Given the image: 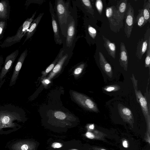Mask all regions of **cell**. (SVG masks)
<instances>
[{
	"label": "cell",
	"instance_id": "6da1fadb",
	"mask_svg": "<svg viewBox=\"0 0 150 150\" xmlns=\"http://www.w3.org/2000/svg\"><path fill=\"white\" fill-rule=\"evenodd\" d=\"M25 112L22 108L11 104L0 105V128L15 126L17 122L25 119Z\"/></svg>",
	"mask_w": 150,
	"mask_h": 150
},
{
	"label": "cell",
	"instance_id": "7a4b0ae2",
	"mask_svg": "<svg viewBox=\"0 0 150 150\" xmlns=\"http://www.w3.org/2000/svg\"><path fill=\"white\" fill-rule=\"evenodd\" d=\"M69 1L57 0L55 2L56 15L60 26L62 34L66 37L67 27V21L71 12L69 11Z\"/></svg>",
	"mask_w": 150,
	"mask_h": 150
},
{
	"label": "cell",
	"instance_id": "3957f363",
	"mask_svg": "<svg viewBox=\"0 0 150 150\" xmlns=\"http://www.w3.org/2000/svg\"><path fill=\"white\" fill-rule=\"evenodd\" d=\"M36 13V11H35L30 18L27 19L19 27L16 34L13 36L7 37L0 46L2 48L8 47L20 42L28 31Z\"/></svg>",
	"mask_w": 150,
	"mask_h": 150
},
{
	"label": "cell",
	"instance_id": "277c9868",
	"mask_svg": "<svg viewBox=\"0 0 150 150\" xmlns=\"http://www.w3.org/2000/svg\"><path fill=\"white\" fill-rule=\"evenodd\" d=\"M134 89L136 98L140 105L144 117L148 127L149 128L150 123V108L148 106L146 98L142 94L141 91L138 88V80L136 79L133 74L131 77Z\"/></svg>",
	"mask_w": 150,
	"mask_h": 150
},
{
	"label": "cell",
	"instance_id": "5b68a950",
	"mask_svg": "<svg viewBox=\"0 0 150 150\" xmlns=\"http://www.w3.org/2000/svg\"><path fill=\"white\" fill-rule=\"evenodd\" d=\"M105 13L110 30L115 33L119 32L123 27V20L119 16L116 7L113 6L107 8Z\"/></svg>",
	"mask_w": 150,
	"mask_h": 150
},
{
	"label": "cell",
	"instance_id": "8992f818",
	"mask_svg": "<svg viewBox=\"0 0 150 150\" xmlns=\"http://www.w3.org/2000/svg\"><path fill=\"white\" fill-rule=\"evenodd\" d=\"M72 96L77 103L86 109L96 112H99L96 104L89 97L75 91L72 92Z\"/></svg>",
	"mask_w": 150,
	"mask_h": 150
},
{
	"label": "cell",
	"instance_id": "52a82bcc",
	"mask_svg": "<svg viewBox=\"0 0 150 150\" xmlns=\"http://www.w3.org/2000/svg\"><path fill=\"white\" fill-rule=\"evenodd\" d=\"M71 13L68 18L67 27L65 47L68 50H69L72 47L76 34L75 21Z\"/></svg>",
	"mask_w": 150,
	"mask_h": 150
},
{
	"label": "cell",
	"instance_id": "ba28073f",
	"mask_svg": "<svg viewBox=\"0 0 150 150\" xmlns=\"http://www.w3.org/2000/svg\"><path fill=\"white\" fill-rule=\"evenodd\" d=\"M134 10L130 3H128L125 20L124 32L127 38L130 37L135 23Z\"/></svg>",
	"mask_w": 150,
	"mask_h": 150
},
{
	"label": "cell",
	"instance_id": "9c48e42d",
	"mask_svg": "<svg viewBox=\"0 0 150 150\" xmlns=\"http://www.w3.org/2000/svg\"><path fill=\"white\" fill-rule=\"evenodd\" d=\"M19 53V50L17 49L6 57L0 73V82L5 78L7 73L11 68Z\"/></svg>",
	"mask_w": 150,
	"mask_h": 150
},
{
	"label": "cell",
	"instance_id": "30bf717a",
	"mask_svg": "<svg viewBox=\"0 0 150 150\" xmlns=\"http://www.w3.org/2000/svg\"><path fill=\"white\" fill-rule=\"evenodd\" d=\"M49 6L55 42L57 44L61 45L62 43V41L59 34L58 23L54 9L50 1L49 2Z\"/></svg>",
	"mask_w": 150,
	"mask_h": 150
},
{
	"label": "cell",
	"instance_id": "8fae6325",
	"mask_svg": "<svg viewBox=\"0 0 150 150\" xmlns=\"http://www.w3.org/2000/svg\"><path fill=\"white\" fill-rule=\"evenodd\" d=\"M28 51L27 49L25 50L18 58L11 78L9 84L10 86H12L15 84L22 65L27 55Z\"/></svg>",
	"mask_w": 150,
	"mask_h": 150
},
{
	"label": "cell",
	"instance_id": "7c38bea8",
	"mask_svg": "<svg viewBox=\"0 0 150 150\" xmlns=\"http://www.w3.org/2000/svg\"><path fill=\"white\" fill-rule=\"evenodd\" d=\"M150 35V28L147 29L144 37L140 39L137 44L136 52V56L140 59L146 51Z\"/></svg>",
	"mask_w": 150,
	"mask_h": 150
},
{
	"label": "cell",
	"instance_id": "4fadbf2b",
	"mask_svg": "<svg viewBox=\"0 0 150 150\" xmlns=\"http://www.w3.org/2000/svg\"><path fill=\"white\" fill-rule=\"evenodd\" d=\"M118 109L119 115L123 120L133 126L134 122L132 111L128 108L121 104L118 105Z\"/></svg>",
	"mask_w": 150,
	"mask_h": 150
},
{
	"label": "cell",
	"instance_id": "5bb4252c",
	"mask_svg": "<svg viewBox=\"0 0 150 150\" xmlns=\"http://www.w3.org/2000/svg\"><path fill=\"white\" fill-rule=\"evenodd\" d=\"M10 8L8 1H0V21H6L9 18Z\"/></svg>",
	"mask_w": 150,
	"mask_h": 150
},
{
	"label": "cell",
	"instance_id": "9a60e30c",
	"mask_svg": "<svg viewBox=\"0 0 150 150\" xmlns=\"http://www.w3.org/2000/svg\"><path fill=\"white\" fill-rule=\"evenodd\" d=\"M128 61V55L127 50L124 43H120L119 62L121 66L126 71H127Z\"/></svg>",
	"mask_w": 150,
	"mask_h": 150
},
{
	"label": "cell",
	"instance_id": "2e32d148",
	"mask_svg": "<svg viewBox=\"0 0 150 150\" xmlns=\"http://www.w3.org/2000/svg\"><path fill=\"white\" fill-rule=\"evenodd\" d=\"M68 57V54L66 53L60 57L46 79L51 80L60 72Z\"/></svg>",
	"mask_w": 150,
	"mask_h": 150
},
{
	"label": "cell",
	"instance_id": "e0dca14e",
	"mask_svg": "<svg viewBox=\"0 0 150 150\" xmlns=\"http://www.w3.org/2000/svg\"><path fill=\"white\" fill-rule=\"evenodd\" d=\"M43 15V13H40L36 18L33 20L26 33V38L22 44L23 45L33 35Z\"/></svg>",
	"mask_w": 150,
	"mask_h": 150
},
{
	"label": "cell",
	"instance_id": "ac0fdd59",
	"mask_svg": "<svg viewBox=\"0 0 150 150\" xmlns=\"http://www.w3.org/2000/svg\"><path fill=\"white\" fill-rule=\"evenodd\" d=\"M99 61L101 67L104 72L110 78L112 76V71L110 65L106 60L103 54L99 52Z\"/></svg>",
	"mask_w": 150,
	"mask_h": 150
},
{
	"label": "cell",
	"instance_id": "d6986e66",
	"mask_svg": "<svg viewBox=\"0 0 150 150\" xmlns=\"http://www.w3.org/2000/svg\"><path fill=\"white\" fill-rule=\"evenodd\" d=\"M104 41V46L108 54L115 59L116 57V46L115 43L111 42L109 39L102 35Z\"/></svg>",
	"mask_w": 150,
	"mask_h": 150
},
{
	"label": "cell",
	"instance_id": "ffe728a7",
	"mask_svg": "<svg viewBox=\"0 0 150 150\" xmlns=\"http://www.w3.org/2000/svg\"><path fill=\"white\" fill-rule=\"evenodd\" d=\"M127 0H121L117 2L116 7L118 14L122 20L125 19L127 9Z\"/></svg>",
	"mask_w": 150,
	"mask_h": 150
},
{
	"label": "cell",
	"instance_id": "44dd1931",
	"mask_svg": "<svg viewBox=\"0 0 150 150\" xmlns=\"http://www.w3.org/2000/svg\"><path fill=\"white\" fill-rule=\"evenodd\" d=\"M143 13L146 24L150 22V0H145L143 6Z\"/></svg>",
	"mask_w": 150,
	"mask_h": 150
},
{
	"label": "cell",
	"instance_id": "7402d4cb",
	"mask_svg": "<svg viewBox=\"0 0 150 150\" xmlns=\"http://www.w3.org/2000/svg\"><path fill=\"white\" fill-rule=\"evenodd\" d=\"M64 51V50H62L61 51H60L54 61L47 67L45 71L42 72V75L41 77V79H42L44 78L47 75L48 73L53 69L59 59L62 56V54Z\"/></svg>",
	"mask_w": 150,
	"mask_h": 150
},
{
	"label": "cell",
	"instance_id": "603a6c76",
	"mask_svg": "<svg viewBox=\"0 0 150 150\" xmlns=\"http://www.w3.org/2000/svg\"><path fill=\"white\" fill-rule=\"evenodd\" d=\"M138 12L139 13L135 18V23H136L138 26L141 28L146 24V21L143 15L142 9H139Z\"/></svg>",
	"mask_w": 150,
	"mask_h": 150
},
{
	"label": "cell",
	"instance_id": "cb8c5ba5",
	"mask_svg": "<svg viewBox=\"0 0 150 150\" xmlns=\"http://www.w3.org/2000/svg\"><path fill=\"white\" fill-rule=\"evenodd\" d=\"M82 6L87 11L93 16L94 14V11L89 0H81L80 1Z\"/></svg>",
	"mask_w": 150,
	"mask_h": 150
},
{
	"label": "cell",
	"instance_id": "d4e9b609",
	"mask_svg": "<svg viewBox=\"0 0 150 150\" xmlns=\"http://www.w3.org/2000/svg\"><path fill=\"white\" fill-rule=\"evenodd\" d=\"M146 57L145 60V67L150 68V37L149 38L147 48L146 51Z\"/></svg>",
	"mask_w": 150,
	"mask_h": 150
},
{
	"label": "cell",
	"instance_id": "484cf974",
	"mask_svg": "<svg viewBox=\"0 0 150 150\" xmlns=\"http://www.w3.org/2000/svg\"><path fill=\"white\" fill-rule=\"evenodd\" d=\"M103 89L107 92L115 91L119 90L120 89V87L117 85H112L105 87Z\"/></svg>",
	"mask_w": 150,
	"mask_h": 150
},
{
	"label": "cell",
	"instance_id": "4316f807",
	"mask_svg": "<svg viewBox=\"0 0 150 150\" xmlns=\"http://www.w3.org/2000/svg\"><path fill=\"white\" fill-rule=\"evenodd\" d=\"M54 117L58 119L63 120L67 117V114L61 111H56L54 112Z\"/></svg>",
	"mask_w": 150,
	"mask_h": 150
},
{
	"label": "cell",
	"instance_id": "83f0119b",
	"mask_svg": "<svg viewBox=\"0 0 150 150\" xmlns=\"http://www.w3.org/2000/svg\"><path fill=\"white\" fill-rule=\"evenodd\" d=\"M95 5L100 15H101L103 10V5L101 0H96V1Z\"/></svg>",
	"mask_w": 150,
	"mask_h": 150
},
{
	"label": "cell",
	"instance_id": "f1b7e54d",
	"mask_svg": "<svg viewBox=\"0 0 150 150\" xmlns=\"http://www.w3.org/2000/svg\"><path fill=\"white\" fill-rule=\"evenodd\" d=\"M88 30L90 36L93 39H94L97 35L96 29L90 25H89L88 27Z\"/></svg>",
	"mask_w": 150,
	"mask_h": 150
},
{
	"label": "cell",
	"instance_id": "f546056e",
	"mask_svg": "<svg viewBox=\"0 0 150 150\" xmlns=\"http://www.w3.org/2000/svg\"><path fill=\"white\" fill-rule=\"evenodd\" d=\"M6 24V21H0V40L3 37Z\"/></svg>",
	"mask_w": 150,
	"mask_h": 150
},
{
	"label": "cell",
	"instance_id": "4dcf8cb0",
	"mask_svg": "<svg viewBox=\"0 0 150 150\" xmlns=\"http://www.w3.org/2000/svg\"><path fill=\"white\" fill-rule=\"evenodd\" d=\"M85 64L82 63L76 68L74 71V74L75 76H78L82 72L84 67Z\"/></svg>",
	"mask_w": 150,
	"mask_h": 150
},
{
	"label": "cell",
	"instance_id": "1f68e13d",
	"mask_svg": "<svg viewBox=\"0 0 150 150\" xmlns=\"http://www.w3.org/2000/svg\"><path fill=\"white\" fill-rule=\"evenodd\" d=\"M17 148L19 150H31V148L29 144L25 143L20 144Z\"/></svg>",
	"mask_w": 150,
	"mask_h": 150
},
{
	"label": "cell",
	"instance_id": "d6a6232c",
	"mask_svg": "<svg viewBox=\"0 0 150 150\" xmlns=\"http://www.w3.org/2000/svg\"><path fill=\"white\" fill-rule=\"evenodd\" d=\"M86 136L88 138L90 139H93L95 137L93 134L90 132H87L86 134Z\"/></svg>",
	"mask_w": 150,
	"mask_h": 150
},
{
	"label": "cell",
	"instance_id": "836d02e7",
	"mask_svg": "<svg viewBox=\"0 0 150 150\" xmlns=\"http://www.w3.org/2000/svg\"><path fill=\"white\" fill-rule=\"evenodd\" d=\"M62 145L59 143H54L52 145V146L54 148H59L62 146Z\"/></svg>",
	"mask_w": 150,
	"mask_h": 150
},
{
	"label": "cell",
	"instance_id": "e575fe53",
	"mask_svg": "<svg viewBox=\"0 0 150 150\" xmlns=\"http://www.w3.org/2000/svg\"><path fill=\"white\" fill-rule=\"evenodd\" d=\"M6 81V79L4 78L0 82V89L2 86H3L4 83Z\"/></svg>",
	"mask_w": 150,
	"mask_h": 150
},
{
	"label": "cell",
	"instance_id": "d590c367",
	"mask_svg": "<svg viewBox=\"0 0 150 150\" xmlns=\"http://www.w3.org/2000/svg\"><path fill=\"white\" fill-rule=\"evenodd\" d=\"M3 63V57L0 56V67L1 66Z\"/></svg>",
	"mask_w": 150,
	"mask_h": 150
},
{
	"label": "cell",
	"instance_id": "8d00e7d4",
	"mask_svg": "<svg viewBox=\"0 0 150 150\" xmlns=\"http://www.w3.org/2000/svg\"><path fill=\"white\" fill-rule=\"evenodd\" d=\"M123 145L125 147L127 148V143L126 141H124L123 142Z\"/></svg>",
	"mask_w": 150,
	"mask_h": 150
},
{
	"label": "cell",
	"instance_id": "74e56055",
	"mask_svg": "<svg viewBox=\"0 0 150 150\" xmlns=\"http://www.w3.org/2000/svg\"><path fill=\"white\" fill-rule=\"evenodd\" d=\"M89 128L91 129H93L94 128V125L92 124L89 126Z\"/></svg>",
	"mask_w": 150,
	"mask_h": 150
},
{
	"label": "cell",
	"instance_id": "f35d334b",
	"mask_svg": "<svg viewBox=\"0 0 150 150\" xmlns=\"http://www.w3.org/2000/svg\"><path fill=\"white\" fill-rule=\"evenodd\" d=\"M2 66L0 67V71L1 70V68H2Z\"/></svg>",
	"mask_w": 150,
	"mask_h": 150
},
{
	"label": "cell",
	"instance_id": "ab89813d",
	"mask_svg": "<svg viewBox=\"0 0 150 150\" xmlns=\"http://www.w3.org/2000/svg\"><path fill=\"white\" fill-rule=\"evenodd\" d=\"M100 150H106L104 149H101Z\"/></svg>",
	"mask_w": 150,
	"mask_h": 150
},
{
	"label": "cell",
	"instance_id": "60d3db41",
	"mask_svg": "<svg viewBox=\"0 0 150 150\" xmlns=\"http://www.w3.org/2000/svg\"><path fill=\"white\" fill-rule=\"evenodd\" d=\"M71 150H77L74 149H72Z\"/></svg>",
	"mask_w": 150,
	"mask_h": 150
}]
</instances>
